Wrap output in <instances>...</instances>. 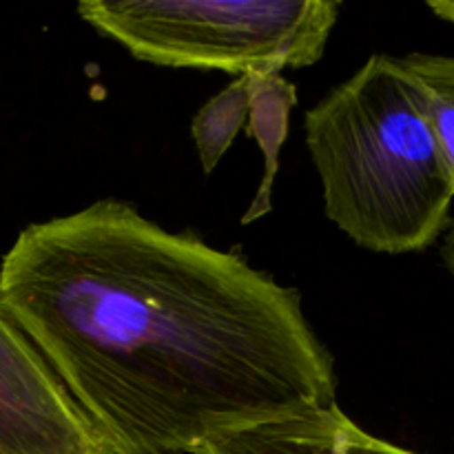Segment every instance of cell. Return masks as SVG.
<instances>
[{"mask_svg":"<svg viewBox=\"0 0 454 454\" xmlns=\"http://www.w3.org/2000/svg\"><path fill=\"white\" fill-rule=\"evenodd\" d=\"M0 306L109 454H195L337 402L335 357L295 286L122 200L25 226Z\"/></svg>","mask_w":454,"mask_h":454,"instance_id":"obj_1","label":"cell"},{"mask_svg":"<svg viewBox=\"0 0 454 454\" xmlns=\"http://www.w3.org/2000/svg\"><path fill=\"white\" fill-rule=\"evenodd\" d=\"M326 217L372 253H421L450 224L454 186L399 58L375 53L304 115Z\"/></svg>","mask_w":454,"mask_h":454,"instance_id":"obj_2","label":"cell"},{"mask_svg":"<svg viewBox=\"0 0 454 454\" xmlns=\"http://www.w3.org/2000/svg\"><path fill=\"white\" fill-rule=\"evenodd\" d=\"M340 9L335 0H84L78 16L137 60L239 78L322 60Z\"/></svg>","mask_w":454,"mask_h":454,"instance_id":"obj_3","label":"cell"},{"mask_svg":"<svg viewBox=\"0 0 454 454\" xmlns=\"http://www.w3.org/2000/svg\"><path fill=\"white\" fill-rule=\"evenodd\" d=\"M0 454H109L43 355L3 306Z\"/></svg>","mask_w":454,"mask_h":454,"instance_id":"obj_4","label":"cell"},{"mask_svg":"<svg viewBox=\"0 0 454 454\" xmlns=\"http://www.w3.org/2000/svg\"><path fill=\"white\" fill-rule=\"evenodd\" d=\"M195 454H419L372 437L340 406H310L278 419L233 430Z\"/></svg>","mask_w":454,"mask_h":454,"instance_id":"obj_5","label":"cell"},{"mask_svg":"<svg viewBox=\"0 0 454 454\" xmlns=\"http://www.w3.org/2000/svg\"><path fill=\"white\" fill-rule=\"evenodd\" d=\"M248 120L247 136L257 142L264 155V173L255 200L244 213L242 224H253L269 215L273 204L275 177L279 173V151L288 136V115L297 105L295 84L288 82L282 74H248Z\"/></svg>","mask_w":454,"mask_h":454,"instance_id":"obj_6","label":"cell"},{"mask_svg":"<svg viewBox=\"0 0 454 454\" xmlns=\"http://www.w3.org/2000/svg\"><path fill=\"white\" fill-rule=\"evenodd\" d=\"M399 65L419 91L454 186V56L415 51L399 58Z\"/></svg>","mask_w":454,"mask_h":454,"instance_id":"obj_7","label":"cell"},{"mask_svg":"<svg viewBox=\"0 0 454 454\" xmlns=\"http://www.w3.org/2000/svg\"><path fill=\"white\" fill-rule=\"evenodd\" d=\"M248 120V82L247 75H239L217 96L204 102L202 109L191 120V136L195 140L202 171L213 173L226 151L233 145L235 136L247 127Z\"/></svg>","mask_w":454,"mask_h":454,"instance_id":"obj_8","label":"cell"},{"mask_svg":"<svg viewBox=\"0 0 454 454\" xmlns=\"http://www.w3.org/2000/svg\"><path fill=\"white\" fill-rule=\"evenodd\" d=\"M442 260L454 278V220H450V224H448L446 239H443V247H442Z\"/></svg>","mask_w":454,"mask_h":454,"instance_id":"obj_9","label":"cell"},{"mask_svg":"<svg viewBox=\"0 0 454 454\" xmlns=\"http://www.w3.org/2000/svg\"><path fill=\"white\" fill-rule=\"evenodd\" d=\"M428 9L437 18L454 25V0H428Z\"/></svg>","mask_w":454,"mask_h":454,"instance_id":"obj_10","label":"cell"}]
</instances>
